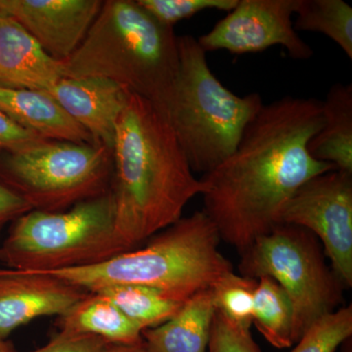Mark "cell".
Segmentation results:
<instances>
[{"label": "cell", "mask_w": 352, "mask_h": 352, "mask_svg": "<svg viewBox=\"0 0 352 352\" xmlns=\"http://www.w3.org/2000/svg\"><path fill=\"white\" fill-rule=\"evenodd\" d=\"M215 307L210 289L183 303L170 319L143 331L148 352H207Z\"/></svg>", "instance_id": "2e32d148"}, {"label": "cell", "mask_w": 352, "mask_h": 352, "mask_svg": "<svg viewBox=\"0 0 352 352\" xmlns=\"http://www.w3.org/2000/svg\"><path fill=\"white\" fill-rule=\"evenodd\" d=\"M240 256L241 275L256 280L270 277L288 296L296 344L312 324L344 300L346 289L326 263L321 243L302 227L280 224Z\"/></svg>", "instance_id": "ba28073f"}, {"label": "cell", "mask_w": 352, "mask_h": 352, "mask_svg": "<svg viewBox=\"0 0 352 352\" xmlns=\"http://www.w3.org/2000/svg\"><path fill=\"white\" fill-rule=\"evenodd\" d=\"M296 32L325 34L352 59V8L344 0H298Z\"/></svg>", "instance_id": "44dd1931"}, {"label": "cell", "mask_w": 352, "mask_h": 352, "mask_svg": "<svg viewBox=\"0 0 352 352\" xmlns=\"http://www.w3.org/2000/svg\"><path fill=\"white\" fill-rule=\"evenodd\" d=\"M108 344L96 336L58 333L46 346L32 352H105Z\"/></svg>", "instance_id": "484cf974"}, {"label": "cell", "mask_w": 352, "mask_h": 352, "mask_svg": "<svg viewBox=\"0 0 352 352\" xmlns=\"http://www.w3.org/2000/svg\"><path fill=\"white\" fill-rule=\"evenodd\" d=\"M281 224L314 234L336 276L351 288L352 173L331 170L303 183L282 210Z\"/></svg>", "instance_id": "9c48e42d"}, {"label": "cell", "mask_w": 352, "mask_h": 352, "mask_svg": "<svg viewBox=\"0 0 352 352\" xmlns=\"http://www.w3.org/2000/svg\"><path fill=\"white\" fill-rule=\"evenodd\" d=\"M252 324L277 349H288L296 344L291 300L284 289L270 277L258 279Z\"/></svg>", "instance_id": "d6986e66"}, {"label": "cell", "mask_w": 352, "mask_h": 352, "mask_svg": "<svg viewBox=\"0 0 352 352\" xmlns=\"http://www.w3.org/2000/svg\"><path fill=\"white\" fill-rule=\"evenodd\" d=\"M96 144L112 149L116 124L131 91L107 78H62L47 90Z\"/></svg>", "instance_id": "4fadbf2b"}, {"label": "cell", "mask_w": 352, "mask_h": 352, "mask_svg": "<svg viewBox=\"0 0 352 352\" xmlns=\"http://www.w3.org/2000/svg\"><path fill=\"white\" fill-rule=\"evenodd\" d=\"M138 2L157 22L173 28L177 23L204 11L228 13L237 6L238 0H138Z\"/></svg>", "instance_id": "cb8c5ba5"}, {"label": "cell", "mask_w": 352, "mask_h": 352, "mask_svg": "<svg viewBox=\"0 0 352 352\" xmlns=\"http://www.w3.org/2000/svg\"><path fill=\"white\" fill-rule=\"evenodd\" d=\"M62 78L63 62L50 56L17 21L0 12V85L47 91Z\"/></svg>", "instance_id": "5bb4252c"}, {"label": "cell", "mask_w": 352, "mask_h": 352, "mask_svg": "<svg viewBox=\"0 0 352 352\" xmlns=\"http://www.w3.org/2000/svg\"><path fill=\"white\" fill-rule=\"evenodd\" d=\"M43 139L0 112V153L20 151Z\"/></svg>", "instance_id": "4316f807"}, {"label": "cell", "mask_w": 352, "mask_h": 352, "mask_svg": "<svg viewBox=\"0 0 352 352\" xmlns=\"http://www.w3.org/2000/svg\"><path fill=\"white\" fill-rule=\"evenodd\" d=\"M207 352H261L251 329L241 327L215 310Z\"/></svg>", "instance_id": "d4e9b609"}, {"label": "cell", "mask_w": 352, "mask_h": 352, "mask_svg": "<svg viewBox=\"0 0 352 352\" xmlns=\"http://www.w3.org/2000/svg\"><path fill=\"white\" fill-rule=\"evenodd\" d=\"M0 112L47 140L96 144L47 92L0 85Z\"/></svg>", "instance_id": "9a60e30c"}, {"label": "cell", "mask_w": 352, "mask_h": 352, "mask_svg": "<svg viewBox=\"0 0 352 352\" xmlns=\"http://www.w3.org/2000/svg\"><path fill=\"white\" fill-rule=\"evenodd\" d=\"M31 210V206L22 197L0 180V233L7 224Z\"/></svg>", "instance_id": "83f0119b"}, {"label": "cell", "mask_w": 352, "mask_h": 352, "mask_svg": "<svg viewBox=\"0 0 352 352\" xmlns=\"http://www.w3.org/2000/svg\"><path fill=\"white\" fill-rule=\"evenodd\" d=\"M101 0H0L6 13L29 32L50 56L68 59L82 43Z\"/></svg>", "instance_id": "8fae6325"}, {"label": "cell", "mask_w": 352, "mask_h": 352, "mask_svg": "<svg viewBox=\"0 0 352 352\" xmlns=\"http://www.w3.org/2000/svg\"><path fill=\"white\" fill-rule=\"evenodd\" d=\"M56 325L58 333L96 336L109 344L143 342L142 331L109 298L94 292H88L82 300L58 316Z\"/></svg>", "instance_id": "e0dca14e"}, {"label": "cell", "mask_w": 352, "mask_h": 352, "mask_svg": "<svg viewBox=\"0 0 352 352\" xmlns=\"http://www.w3.org/2000/svg\"><path fill=\"white\" fill-rule=\"evenodd\" d=\"M179 68L166 116L194 173H210L239 144L248 124L263 106L258 94L245 96L224 87L208 66L195 36H178Z\"/></svg>", "instance_id": "5b68a950"}, {"label": "cell", "mask_w": 352, "mask_h": 352, "mask_svg": "<svg viewBox=\"0 0 352 352\" xmlns=\"http://www.w3.org/2000/svg\"><path fill=\"white\" fill-rule=\"evenodd\" d=\"M105 352H148L144 342L138 344H109Z\"/></svg>", "instance_id": "f1b7e54d"}, {"label": "cell", "mask_w": 352, "mask_h": 352, "mask_svg": "<svg viewBox=\"0 0 352 352\" xmlns=\"http://www.w3.org/2000/svg\"><path fill=\"white\" fill-rule=\"evenodd\" d=\"M323 104V124L310 139L308 152L317 161L352 173V85L335 83Z\"/></svg>", "instance_id": "ac0fdd59"}, {"label": "cell", "mask_w": 352, "mask_h": 352, "mask_svg": "<svg viewBox=\"0 0 352 352\" xmlns=\"http://www.w3.org/2000/svg\"><path fill=\"white\" fill-rule=\"evenodd\" d=\"M352 336V305L338 308L312 324L291 352H336Z\"/></svg>", "instance_id": "603a6c76"}, {"label": "cell", "mask_w": 352, "mask_h": 352, "mask_svg": "<svg viewBox=\"0 0 352 352\" xmlns=\"http://www.w3.org/2000/svg\"><path fill=\"white\" fill-rule=\"evenodd\" d=\"M322 124L318 99L284 96L263 104L235 151L200 178L203 212L220 240L243 254L281 224L282 210L303 183L337 170L308 152Z\"/></svg>", "instance_id": "6da1fadb"}, {"label": "cell", "mask_w": 352, "mask_h": 352, "mask_svg": "<svg viewBox=\"0 0 352 352\" xmlns=\"http://www.w3.org/2000/svg\"><path fill=\"white\" fill-rule=\"evenodd\" d=\"M256 286L258 280L234 271L226 273L210 289L215 310L241 327L251 329Z\"/></svg>", "instance_id": "7402d4cb"}, {"label": "cell", "mask_w": 352, "mask_h": 352, "mask_svg": "<svg viewBox=\"0 0 352 352\" xmlns=\"http://www.w3.org/2000/svg\"><path fill=\"white\" fill-rule=\"evenodd\" d=\"M296 6L298 0H238L226 17L197 41L206 53L248 54L279 45L293 59H310L314 50L294 28Z\"/></svg>", "instance_id": "30bf717a"}, {"label": "cell", "mask_w": 352, "mask_h": 352, "mask_svg": "<svg viewBox=\"0 0 352 352\" xmlns=\"http://www.w3.org/2000/svg\"><path fill=\"white\" fill-rule=\"evenodd\" d=\"M220 242L214 223L198 210L152 236L144 247L95 265L41 273L87 292L136 285L184 302L234 271L232 263L219 251Z\"/></svg>", "instance_id": "277c9868"}, {"label": "cell", "mask_w": 352, "mask_h": 352, "mask_svg": "<svg viewBox=\"0 0 352 352\" xmlns=\"http://www.w3.org/2000/svg\"><path fill=\"white\" fill-rule=\"evenodd\" d=\"M94 293L109 298L142 332L168 321L185 302L171 298L157 289L136 285H118Z\"/></svg>", "instance_id": "ffe728a7"}, {"label": "cell", "mask_w": 352, "mask_h": 352, "mask_svg": "<svg viewBox=\"0 0 352 352\" xmlns=\"http://www.w3.org/2000/svg\"><path fill=\"white\" fill-rule=\"evenodd\" d=\"M63 65L67 78H107L161 108L179 68L178 36L138 0H107Z\"/></svg>", "instance_id": "3957f363"}, {"label": "cell", "mask_w": 352, "mask_h": 352, "mask_svg": "<svg viewBox=\"0 0 352 352\" xmlns=\"http://www.w3.org/2000/svg\"><path fill=\"white\" fill-rule=\"evenodd\" d=\"M12 223L0 245V263L13 270L50 272L85 267L126 252L116 234L111 190L64 212L31 210Z\"/></svg>", "instance_id": "8992f818"}, {"label": "cell", "mask_w": 352, "mask_h": 352, "mask_svg": "<svg viewBox=\"0 0 352 352\" xmlns=\"http://www.w3.org/2000/svg\"><path fill=\"white\" fill-rule=\"evenodd\" d=\"M113 171L112 149L101 144L43 139L0 153V180L39 212H64L108 193Z\"/></svg>", "instance_id": "52a82bcc"}, {"label": "cell", "mask_w": 352, "mask_h": 352, "mask_svg": "<svg viewBox=\"0 0 352 352\" xmlns=\"http://www.w3.org/2000/svg\"><path fill=\"white\" fill-rule=\"evenodd\" d=\"M88 292L41 272L0 268V339L43 316H60Z\"/></svg>", "instance_id": "7c38bea8"}, {"label": "cell", "mask_w": 352, "mask_h": 352, "mask_svg": "<svg viewBox=\"0 0 352 352\" xmlns=\"http://www.w3.org/2000/svg\"><path fill=\"white\" fill-rule=\"evenodd\" d=\"M0 352H17L11 342L0 339Z\"/></svg>", "instance_id": "f546056e"}, {"label": "cell", "mask_w": 352, "mask_h": 352, "mask_svg": "<svg viewBox=\"0 0 352 352\" xmlns=\"http://www.w3.org/2000/svg\"><path fill=\"white\" fill-rule=\"evenodd\" d=\"M112 154L116 234L126 251L178 221L205 191L166 116L132 92L116 124Z\"/></svg>", "instance_id": "7a4b0ae2"}]
</instances>
